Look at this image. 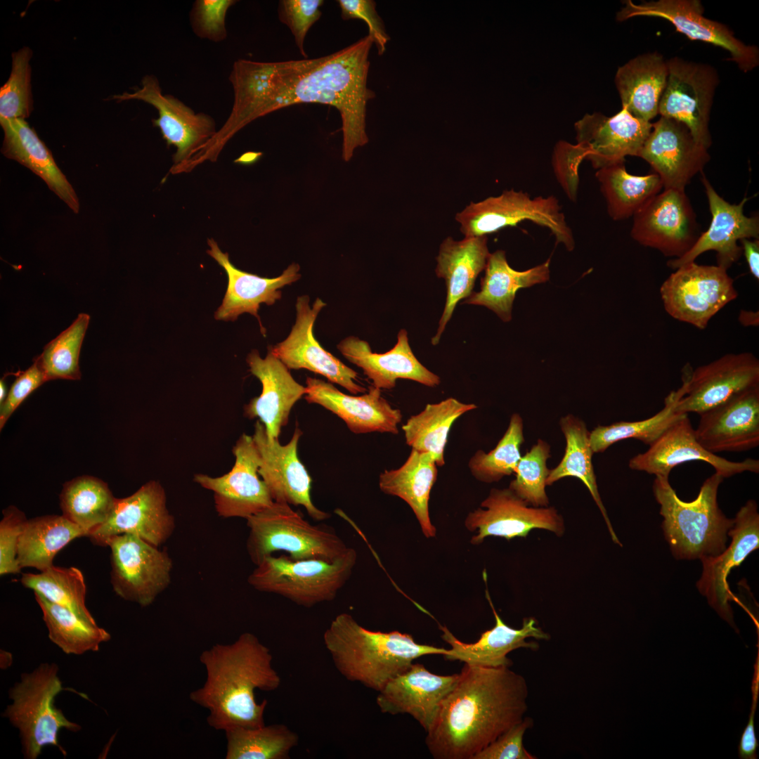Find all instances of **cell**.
<instances>
[{"label": "cell", "instance_id": "1", "mask_svg": "<svg viewBox=\"0 0 759 759\" xmlns=\"http://www.w3.org/2000/svg\"><path fill=\"white\" fill-rule=\"evenodd\" d=\"M373 44L367 35L325 56L280 62L238 59L229 81L233 103L228 117L237 129L290 105L319 103L338 110L342 119V158L349 162L356 148L368 143V102L376 96L368 87L369 54Z\"/></svg>", "mask_w": 759, "mask_h": 759}, {"label": "cell", "instance_id": "2", "mask_svg": "<svg viewBox=\"0 0 759 759\" xmlns=\"http://www.w3.org/2000/svg\"><path fill=\"white\" fill-rule=\"evenodd\" d=\"M528 690L510 667L465 664L427 732L436 759H472L524 718Z\"/></svg>", "mask_w": 759, "mask_h": 759}, {"label": "cell", "instance_id": "3", "mask_svg": "<svg viewBox=\"0 0 759 759\" xmlns=\"http://www.w3.org/2000/svg\"><path fill=\"white\" fill-rule=\"evenodd\" d=\"M199 659L205 668L206 680L189 698L209 711V727L225 732L265 725L268 701L257 703L255 690L271 692L281 684L270 649L247 632L231 644H214L203 651Z\"/></svg>", "mask_w": 759, "mask_h": 759}, {"label": "cell", "instance_id": "4", "mask_svg": "<svg viewBox=\"0 0 759 759\" xmlns=\"http://www.w3.org/2000/svg\"><path fill=\"white\" fill-rule=\"evenodd\" d=\"M323 639L335 667L345 679L377 692L406 671L413 660L448 653L445 648L419 644L409 634L368 630L349 613L336 616Z\"/></svg>", "mask_w": 759, "mask_h": 759}, {"label": "cell", "instance_id": "5", "mask_svg": "<svg viewBox=\"0 0 759 759\" xmlns=\"http://www.w3.org/2000/svg\"><path fill=\"white\" fill-rule=\"evenodd\" d=\"M724 478L715 472L700 488L696 499L680 500L668 478L656 476L653 492L663 517L665 538L677 559L713 557L726 548L728 531L734 519H728L719 508L717 495Z\"/></svg>", "mask_w": 759, "mask_h": 759}, {"label": "cell", "instance_id": "6", "mask_svg": "<svg viewBox=\"0 0 759 759\" xmlns=\"http://www.w3.org/2000/svg\"><path fill=\"white\" fill-rule=\"evenodd\" d=\"M246 549L257 566L278 551L294 560L317 559L332 562L350 547L326 525H313L286 502L271 505L249 517Z\"/></svg>", "mask_w": 759, "mask_h": 759}, {"label": "cell", "instance_id": "7", "mask_svg": "<svg viewBox=\"0 0 759 759\" xmlns=\"http://www.w3.org/2000/svg\"><path fill=\"white\" fill-rule=\"evenodd\" d=\"M58 673L56 663H41L32 672L22 674L20 681L9 690L12 703L3 716L18 729L27 759L37 758L46 746H56L66 755L58 742L60 730L81 729L54 705L55 697L64 689Z\"/></svg>", "mask_w": 759, "mask_h": 759}, {"label": "cell", "instance_id": "8", "mask_svg": "<svg viewBox=\"0 0 759 759\" xmlns=\"http://www.w3.org/2000/svg\"><path fill=\"white\" fill-rule=\"evenodd\" d=\"M356 560L353 547L332 562L271 555L256 566L247 582L257 590L276 594L310 608L337 597L351 577Z\"/></svg>", "mask_w": 759, "mask_h": 759}, {"label": "cell", "instance_id": "9", "mask_svg": "<svg viewBox=\"0 0 759 759\" xmlns=\"http://www.w3.org/2000/svg\"><path fill=\"white\" fill-rule=\"evenodd\" d=\"M465 238L487 236L530 221L549 229L557 243L568 251L575 247L573 232L554 195L531 197L527 193L505 190L477 202H471L455 217Z\"/></svg>", "mask_w": 759, "mask_h": 759}, {"label": "cell", "instance_id": "10", "mask_svg": "<svg viewBox=\"0 0 759 759\" xmlns=\"http://www.w3.org/2000/svg\"><path fill=\"white\" fill-rule=\"evenodd\" d=\"M665 311L674 319L705 329L711 319L738 297L734 280L718 266L684 264L661 284Z\"/></svg>", "mask_w": 759, "mask_h": 759}, {"label": "cell", "instance_id": "11", "mask_svg": "<svg viewBox=\"0 0 759 759\" xmlns=\"http://www.w3.org/2000/svg\"><path fill=\"white\" fill-rule=\"evenodd\" d=\"M106 546L111 552L110 583L119 597L145 607L168 588L173 562L167 550L132 534L112 536Z\"/></svg>", "mask_w": 759, "mask_h": 759}, {"label": "cell", "instance_id": "12", "mask_svg": "<svg viewBox=\"0 0 759 759\" xmlns=\"http://www.w3.org/2000/svg\"><path fill=\"white\" fill-rule=\"evenodd\" d=\"M668 78L659 104L661 117L685 124L695 141L708 149L711 110L719 83L717 70L710 65L679 57L667 60Z\"/></svg>", "mask_w": 759, "mask_h": 759}, {"label": "cell", "instance_id": "13", "mask_svg": "<svg viewBox=\"0 0 759 759\" xmlns=\"http://www.w3.org/2000/svg\"><path fill=\"white\" fill-rule=\"evenodd\" d=\"M632 218V238L666 257H682L700 235L685 190L664 189L647 200Z\"/></svg>", "mask_w": 759, "mask_h": 759}, {"label": "cell", "instance_id": "14", "mask_svg": "<svg viewBox=\"0 0 759 759\" xmlns=\"http://www.w3.org/2000/svg\"><path fill=\"white\" fill-rule=\"evenodd\" d=\"M703 7L699 0H658L635 4L627 1L618 13L617 20L623 21L636 16L663 18L676 30L691 40L708 43L727 51L744 72L759 65V50L755 46L745 44L738 39L727 26L703 16Z\"/></svg>", "mask_w": 759, "mask_h": 759}, {"label": "cell", "instance_id": "15", "mask_svg": "<svg viewBox=\"0 0 759 759\" xmlns=\"http://www.w3.org/2000/svg\"><path fill=\"white\" fill-rule=\"evenodd\" d=\"M117 102L129 100L144 101L157 109L158 117L153 125L160 129L168 145L176 150L172 171L179 169L196 154L216 133L214 119L205 113H196L177 98L164 94L158 79L145 75L141 86L131 93L113 96Z\"/></svg>", "mask_w": 759, "mask_h": 759}, {"label": "cell", "instance_id": "16", "mask_svg": "<svg viewBox=\"0 0 759 759\" xmlns=\"http://www.w3.org/2000/svg\"><path fill=\"white\" fill-rule=\"evenodd\" d=\"M235 463L228 473L217 477L194 475V481L214 493V506L223 518L249 517L274 502L269 490L259 478L260 455L252 436L242 434L233 448Z\"/></svg>", "mask_w": 759, "mask_h": 759}, {"label": "cell", "instance_id": "17", "mask_svg": "<svg viewBox=\"0 0 759 759\" xmlns=\"http://www.w3.org/2000/svg\"><path fill=\"white\" fill-rule=\"evenodd\" d=\"M684 395L676 403L682 414L699 415L746 389L759 386V360L751 352L726 353L694 370H683Z\"/></svg>", "mask_w": 759, "mask_h": 759}, {"label": "cell", "instance_id": "18", "mask_svg": "<svg viewBox=\"0 0 759 759\" xmlns=\"http://www.w3.org/2000/svg\"><path fill=\"white\" fill-rule=\"evenodd\" d=\"M308 295L299 296L295 304L296 320L287 338L268 347L289 370L306 369L326 377L350 393H365L356 383L358 374L321 346L313 335L316 318L326 304L316 298L312 306Z\"/></svg>", "mask_w": 759, "mask_h": 759}, {"label": "cell", "instance_id": "19", "mask_svg": "<svg viewBox=\"0 0 759 759\" xmlns=\"http://www.w3.org/2000/svg\"><path fill=\"white\" fill-rule=\"evenodd\" d=\"M301 435V430L297 426L290 441L281 445L278 439L267 434L264 424L257 420L252 438L260 455L259 474L273 501L301 505L313 519L323 521L330 514L313 503L311 478L298 457V443Z\"/></svg>", "mask_w": 759, "mask_h": 759}, {"label": "cell", "instance_id": "20", "mask_svg": "<svg viewBox=\"0 0 759 759\" xmlns=\"http://www.w3.org/2000/svg\"><path fill=\"white\" fill-rule=\"evenodd\" d=\"M175 526L164 488L151 480L133 494L116 498L108 519L88 537L96 545L105 547L112 536L132 534L159 547L171 536Z\"/></svg>", "mask_w": 759, "mask_h": 759}, {"label": "cell", "instance_id": "21", "mask_svg": "<svg viewBox=\"0 0 759 759\" xmlns=\"http://www.w3.org/2000/svg\"><path fill=\"white\" fill-rule=\"evenodd\" d=\"M465 524L469 531H477L471 539L475 545L488 536L507 540L526 537L534 528L557 536L564 531L563 519L554 507H530L509 488H492L481 507L467 515Z\"/></svg>", "mask_w": 759, "mask_h": 759}, {"label": "cell", "instance_id": "22", "mask_svg": "<svg viewBox=\"0 0 759 759\" xmlns=\"http://www.w3.org/2000/svg\"><path fill=\"white\" fill-rule=\"evenodd\" d=\"M691 461L708 463L724 479L745 472H759L758 460L734 462L705 449L697 441L687 414L672 424L647 450L631 458L629 467L668 478L673 468Z\"/></svg>", "mask_w": 759, "mask_h": 759}, {"label": "cell", "instance_id": "23", "mask_svg": "<svg viewBox=\"0 0 759 759\" xmlns=\"http://www.w3.org/2000/svg\"><path fill=\"white\" fill-rule=\"evenodd\" d=\"M637 157L651 165L664 189L678 190H685L710 160L708 149L695 141L685 124L664 117L652 123Z\"/></svg>", "mask_w": 759, "mask_h": 759}, {"label": "cell", "instance_id": "24", "mask_svg": "<svg viewBox=\"0 0 759 759\" xmlns=\"http://www.w3.org/2000/svg\"><path fill=\"white\" fill-rule=\"evenodd\" d=\"M702 183L712 215L708 228L700 234L692 247L682 257L668 261L675 270L709 250L716 252L717 266L727 271L742 254L737 242L743 238L758 239L759 218L747 216L744 207L749 198L744 197L740 203L730 204L720 197L702 174Z\"/></svg>", "mask_w": 759, "mask_h": 759}, {"label": "cell", "instance_id": "25", "mask_svg": "<svg viewBox=\"0 0 759 759\" xmlns=\"http://www.w3.org/2000/svg\"><path fill=\"white\" fill-rule=\"evenodd\" d=\"M699 415L694 432L708 451L743 452L759 446V386L741 391Z\"/></svg>", "mask_w": 759, "mask_h": 759}, {"label": "cell", "instance_id": "26", "mask_svg": "<svg viewBox=\"0 0 759 759\" xmlns=\"http://www.w3.org/2000/svg\"><path fill=\"white\" fill-rule=\"evenodd\" d=\"M577 143L594 169L625 162L638 155L652 123L633 117L625 108L611 117L586 114L575 123Z\"/></svg>", "mask_w": 759, "mask_h": 759}, {"label": "cell", "instance_id": "27", "mask_svg": "<svg viewBox=\"0 0 759 759\" xmlns=\"http://www.w3.org/2000/svg\"><path fill=\"white\" fill-rule=\"evenodd\" d=\"M727 535L732 537L727 548L715 557L701 559L703 572L697 588L718 614L734 626L729 604L734 598L727 577L733 567L739 566L750 553L758 548L759 514L755 500H749L741 507Z\"/></svg>", "mask_w": 759, "mask_h": 759}, {"label": "cell", "instance_id": "28", "mask_svg": "<svg viewBox=\"0 0 759 759\" xmlns=\"http://www.w3.org/2000/svg\"><path fill=\"white\" fill-rule=\"evenodd\" d=\"M306 384L305 400L335 414L351 432L398 433L402 413L382 396L380 389L372 385L367 393L351 396L342 392L331 382L317 378L307 377Z\"/></svg>", "mask_w": 759, "mask_h": 759}, {"label": "cell", "instance_id": "29", "mask_svg": "<svg viewBox=\"0 0 759 759\" xmlns=\"http://www.w3.org/2000/svg\"><path fill=\"white\" fill-rule=\"evenodd\" d=\"M458 676L436 675L422 664L413 663L378 692L376 702L382 713L409 714L427 732Z\"/></svg>", "mask_w": 759, "mask_h": 759}, {"label": "cell", "instance_id": "30", "mask_svg": "<svg viewBox=\"0 0 759 759\" xmlns=\"http://www.w3.org/2000/svg\"><path fill=\"white\" fill-rule=\"evenodd\" d=\"M207 243L209 247L207 254L224 269L228 277L227 289L221 306L214 313L215 319L234 321L240 315L248 313L258 319L261 333L265 335L266 330L258 314L260 304L273 305L280 299V290L301 278L299 265L291 264L275 278L260 277L236 268L230 261L228 254L223 252L214 239H208Z\"/></svg>", "mask_w": 759, "mask_h": 759}, {"label": "cell", "instance_id": "31", "mask_svg": "<svg viewBox=\"0 0 759 759\" xmlns=\"http://www.w3.org/2000/svg\"><path fill=\"white\" fill-rule=\"evenodd\" d=\"M246 361L249 372L262 385L261 394L244 407V415L249 419L258 417L267 434L278 439L282 428L287 425L294 405L306 394V387L298 383L285 364L269 350L264 358L252 350Z\"/></svg>", "mask_w": 759, "mask_h": 759}, {"label": "cell", "instance_id": "32", "mask_svg": "<svg viewBox=\"0 0 759 759\" xmlns=\"http://www.w3.org/2000/svg\"><path fill=\"white\" fill-rule=\"evenodd\" d=\"M486 595L495 617V625L482 632L479 639L473 643L459 640L446 626L440 625L441 638L451 647L448 653L443 655L446 660L486 668L510 667L512 661L507 657L510 652L519 648L533 651L539 649L538 642H528L526 639L533 637L547 640L550 638L533 618L524 619L520 629L506 625L496 612L487 590Z\"/></svg>", "mask_w": 759, "mask_h": 759}, {"label": "cell", "instance_id": "33", "mask_svg": "<svg viewBox=\"0 0 759 759\" xmlns=\"http://www.w3.org/2000/svg\"><path fill=\"white\" fill-rule=\"evenodd\" d=\"M337 347L346 359L363 370L374 387L380 389L394 388L398 379L413 380L429 387L441 382L440 377L415 357L404 329L398 332L395 346L385 353L372 352L366 341L355 336L344 338Z\"/></svg>", "mask_w": 759, "mask_h": 759}, {"label": "cell", "instance_id": "34", "mask_svg": "<svg viewBox=\"0 0 759 759\" xmlns=\"http://www.w3.org/2000/svg\"><path fill=\"white\" fill-rule=\"evenodd\" d=\"M487 242V236L461 240L449 236L440 245L435 272L437 277L444 279L447 296L437 332L432 339L433 345L439 342L458 303L473 293L476 279L485 269L491 254Z\"/></svg>", "mask_w": 759, "mask_h": 759}, {"label": "cell", "instance_id": "35", "mask_svg": "<svg viewBox=\"0 0 759 759\" xmlns=\"http://www.w3.org/2000/svg\"><path fill=\"white\" fill-rule=\"evenodd\" d=\"M4 132L1 152L41 177L75 213L79 200L70 183L56 164L51 153L24 119H0Z\"/></svg>", "mask_w": 759, "mask_h": 759}, {"label": "cell", "instance_id": "36", "mask_svg": "<svg viewBox=\"0 0 759 759\" xmlns=\"http://www.w3.org/2000/svg\"><path fill=\"white\" fill-rule=\"evenodd\" d=\"M668 73L667 60L658 52L641 54L621 66L615 84L622 108L633 117L651 122L659 114Z\"/></svg>", "mask_w": 759, "mask_h": 759}, {"label": "cell", "instance_id": "37", "mask_svg": "<svg viewBox=\"0 0 759 759\" xmlns=\"http://www.w3.org/2000/svg\"><path fill=\"white\" fill-rule=\"evenodd\" d=\"M550 261L548 259L540 265L519 271L509 265L505 251L491 253L481 280L480 291L473 292L464 303L486 306L502 320L508 322L512 319V304L517 290L547 281Z\"/></svg>", "mask_w": 759, "mask_h": 759}, {"label": "cell", "instance_id": "38", "mask_svg": "<svg viewBox=\"0 0 759 759\" xmlns=\"http://www.w3.org/2000/svg\"><path fill=\"white\" fill-rule=\"evenodd\" d=\"M437 467L431 453L411 449L403 465L396 469L384 470L379 478V486L383 493L397 496L410 506L427 538L436 535V528L429 517V500L436 480Z\"/></svg>", "mask_w": 759, "mask_h": 759}, {"label": "cell", "instance_id": "39", "mask_svg": "<svg viewBox=\"0 0 759 759\" xmlns=\"http://www.w3.org/2000/svg\"><path fill=\"white\" fill-rule=\"evenodd\" d=\"M86 533L63 515H45L27 519L20 536L18 562L21 569L40 571L52 566L57 553L75 538Z\"/></svg>", "mask_w": 759, "mask_h": 759}, {"label": "cell", "instance_id": "40", "mask_svg": "<svg viewBox=\"0 0 759 759\" xmlns=\"http://www.w3.org/2000/svg\"><path fill=\"white\" fill-rule=\"evenodd\" d=\"M476 408L474 403H462L452 397L427 404L402 426L406 444L411 449L431 453L437 466H443L444 450L452 424L463 414Z\"/></svg>", "mask_w": 759, "mask_h": 759}, {"label": "cell", "instance_id": "41", "mask_svg": "<svg viewBox=\"0 0 759 759\" xmlns=\"http://www.w3.org/2000/svg\"><path fill=\"white\" fill-rule=\"evenodd\" d=\"M595 178L599 183L607 213L614 221L627 219L663 188L656 173L645 176L629 174L624 162L597 169Z\"/></svg>", "mask_w": 759, "mask_h": 759}, {"label": "cell", "instance_id": "42", "mask_svg": "<svg viewBox=\"0 0 759 759\" xmlns=\"http://www.w3.org/2000/svg\"><path fill=\"white\" fill-rule=\"evenodd\" d=\"M560 427L566 439L565 452L559 464L550 470L546 485L566 477L578 478L585 485L599 507L615 543L622 545L618 539L602 502L592 462L593 451L590 443V432L578 417L568 415L560 420Z\"/></svg>", "mask_w": 759, "mask_h": 759}, {"label": "cell", "instance_id": "43", "mask_svg": "<svg viewBox=\"0 0 759 759\" xmlns=\"http://www.w3.org/2000/svg\"><path fill=\"white\" fill-rule=\"evenodd\" d=\"M59 499L62 515L88 536L108 519L116 498L105 482L85 475L65 483Z\"/></svg>", "mask_w": 759, "mask_h": 759}, {"label": "cell", "instance_id": "44", "mask_svg": "<svg viewBox=\"0 0 759 759\" xmlns=\"http://www.w3.org/2000/svg\"><path fill=\"white\" fill-rule=\"evenodd\" d=\"M48 631V637L67 654L82 655L97 651L101 643L110 640V634L97 624L87 622L69 609L53 603L34 592Z\"/></svg>", "mask_w": 759, "mask_h": 759}, {"label": "cell", "instance_id": "45", "mask_svg": "<svg viewBox=\"0 0 759 759\" xmlns=\"http://www.w3.org/2000/svg\"><path fill=\"white\" fill-rule=\"evenodd\" d=\"M226 759H288L298 734L283 724L225 731Z\"/></svg>", "mask_w": 759, "mask_h": 759}, {"label": "cell", "instance_id": "46", "mask_svg": "<svg viewBox=\"0 0 759 759\" xmlns=\"http://www.w3.org/2000/svg\"><path fill=\"white\" fill-rule=\"evenodd\" d=\"M20 582L24 587L69 609L83 620L96 623L86 606V588L79 569L53 565L39 573H23Z\"/></svg>", "mask_w": 759, "mask_h": 759}, {"label": "cell", "instance_id": "47", "mask_svg": "<svg viewBox=\"0 0 759 759\" xmlns=\"http://www.w3.org/2000/svg\"><path fill=\"white\" fill-rule=\"evenodd\" d=\"M681 386L665 399L663 409L654 415L640 421L614 422L608 426H597L590 433V443L593 453H602L612 444L624 439H634L649 446L685 414L676 410L677 399L684 395Z\"/></svg>", "mask_w": 759, "mask_h": 759}, {"label": "cell", "instance_id": "48", "mask_svg": "<svg viewBox=\"0 0 759 759\" xmlns=\"http://www.w3.org/2000/svg\"><path fill=\"white\" fill-rule=\"evenodd\" d=\"M90 320L87 313H79L74 322L48 342L36 360L46 381L81 379L79 365L80 350Z\"/></svg>", "mask_w": 759, "mask_h": 759}, {"label": "cell", "instance_id": "49", "mask_svg": "<svg viewBox=\"0 0 759 759\" xmlns=\"http://www.w3.org/2000/svg\"><path fill=\"white\" fill-rule=\"evenodd\" d=\"M524 441L523 421L514 413L508 427L494 449L486 453L478 450L470 458L468 466L477 480L492 483L515 472L521 458L520 448Z\"/></svg>", "mask_w": 759, "mask_h": 759}, {"label": "cell", "instance_id": "50", "mask_svg": "<svg viewBox=\"0 0 759 759\" xmlns=\"http://www.w3.org/2000/svg\"><path fill=\"white\" fill-rule=\"evenodd\" d=\"M550 456V446L538 439L521 457L514 472L516 478L509 486L518 497L535 507H546L549 502L545 486L550 473L546 463Z\"/></svg>", "mask_w": 759, "mask_h": 759}, {"label": "cell", "instance_id": "51", "mask_svg": "<svg viewBox=\"0 0 759 759\" xmlns=\"http://www.w3.org/2000/svg\"><path fill=\"white\" fill-rule=\"evenodd\" d=\"M32 53L23 47L12 54V70L0 89V119H25L32 109L31 67Z\"/></svg>", "mask_w": 759, "mask_h": 759}, {"label": "cell", "instance_id": "52", "mask_svg": "<svg viewBox=\"0 0 759 759\" xmlns=\"http://www.w3.org/2000/svg\"><path fill=\"white\" fill-rule=\"evenodd\" d=\"M235 0H197L190 14L193 32L200 38L221 42L227 37L226 15Z\"/></svg>", "mask_w": 759, "mask_h": 759}, {"label": "cell", "instance_id": "53", "mask_svg": "<svg viewBox=\"0 0 759 759\" xmlns=\"http://www.w3.org/2000/svg\"><path fill=\"white\" fill-rule=\"evenodd\" d=\"M323 0H281L278 13L281 22L290 30L301 54L307 58L304 39L311 26L319 20Z\"/></svg>", "mask_w": 759, "mask_h": 759}, {"label": "cell", "instance_id": "54", "mask_svg": "<svg viewBox=\"0 0 759 759\" xmlns=\"http://www.w3.org/2000/svg\"><path fill=\"white\" fill-rule=\"evenodd\" d=\"M0 521V575L18 573V562L20 536L27 519L15 506H8L3 512Z\"/></svg>", "mask_w": 759, "mask_h": 759}, {"label": "cell", "instance_id": "55", "mask_svg": "<svg viewBox=\"0 0 759 759\" xmlns=\"http://www.w3.org/2000/svg\"><path fill=\"white\" fill-rule=\"evenodd\" d=\"M585 159V153L578 144L560 141L554 146L552 156L554 174L563 191L572 202L577 200L578 169Z\"/></svg>", "mask_w": 759, "mask_h": 759}, {"label": "cell", "instance_id": "56", "mask_svg": "<svg viewBox=\"0 0 759 759\" xmlns=\"http://www.w3.org/2000/svg\"><path fill=\"white\" fill-rule=\"evenodd\" d=\"M533 724L531 718H524L477 753L472 759L536 758L525 748L523 744L524 735Z\"/></svg>", "mask_w": 759, "mask_h": 759}, {"label": "cell", "instance_id": "57", "mask_svg": "<svg viewBox=\"0 0 759 759\" xmlns=\"http://www.w3.org/2000/svg\"><path fill=\"white\" fill-rule=\"evenodd\" d=\"M341 17L343 20L361 19L368 25V36L375 44L379 55H382L390 37L386 32L382 19L379 15L372 0H339Z\"/></svg>", "mask_w": 759, "mask_h": 759}, {"label": "cell", "instance_id": "58", "mask_svg": "<svg viewBox=\"0 0 759 759\" xmlns=\"http://www.w3.org/2000/svg\"><path fill=\"white\" fill-rule=\"evenodd\" d=\"M46 382L45 375L36 360H34V363L27 370L18 373L6 398L0 404L1 429L22 402Z\"/></svg>", "mask_w": 759, "mask_h": 759}, {"label": "cell", "instance_id": "59", "mask_svg": "<svg viewBox=\"0 0 759 759\" xmlns=\"http://www.w3.org/2000/svg\"><path fill=\"white\" fill-rule=\"evenodd\" d=\"M752 701L748 724L745 727L739 742V756L741 759H756V750L758 746L754 730V717L757 708L759 694V651H758L754 664V673L751 685Z\"/></svg>", "mask_w": 759, "mask_h": 759}, {"label": "cell", "instance_id": "60", "mask_svg": "<svg viewBox=\"0 0 759 759\" xmlns=\"http://www.w3.org/2000/svg\"><path fill=\"white\" fill-rule=\"evenodd\" d=\"M742 253H744L749 271L758 280L759 279V240L758 239L743 238L740 240Z\"/></svg>", "mask_w": 759, "mask_h": 759}, {"label": "cell", "instance_id": "61", "mask_svg": "<svg viewBox=\"0 0 759 759\" xmlns=\"http://www.w3.org/2000/svg\"><path fill=\"white\" fill-rule=\"evenodd\" d=\"M739 322L745 327H756L759 325L758 311L741 309L738 316Z\"/></svg>", "mask_w": 759, "mask_h": 759}, {"label": "cell", "instance_id": "62", "mask_svg": "<svg viewBox=\"0 0 759 759\" xmlns=\"http://www.w3.org/2000/svg\"><path fill=\"white\" fill-rule=\"evenodd\" d=\"M6 659H5V657L4 656L1 655V668H6L9 667V666L12 663V656H11V654L9 652L6 651Z\"/></svg>", "mask_w": 759, "mask_h": 759}, {"label": "cell", "instance_id": "63", "mask_svg": "<svg viewBox=\"0 0 759 759\" xmlns=\"http://www.w3.org/2000/svg\"><path fill=\"white\" fill-rule=\"evenodd\" d=\"M7 394H8L6 393V386L5 384V381L4 379L2 378L0 381V404L3 403V401L5 400Z\"/></svg>", "mask_w": 759, "mask_h": 759}]
</instances>
